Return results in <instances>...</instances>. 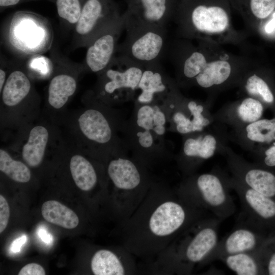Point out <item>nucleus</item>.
<instances>
[{
  "instance_id": "f257e3e1",
  "label": "nucleus",
  "mask_w": 275,
  "mask_h": 275,
  "mask_svg": "<svg viewBox=\"0 0 275 275\" xmlns=\"http://www.w3.org/2000/svg\"><path fill=\"white\" fill-rule=\"evenodd\" d=\"M134 102L132 113L125 120L121 133L132 157L146 166L169 155L167 114L162 102Z\"/></svg>"
},
{
  "instance_id": "f03ea898",
  "label": "nucleus",
  "mask_w": 275,
  "mask_h": 275,
  "mask_svg": "<svg viewBox=\"0 0 275 275\" xmlns=\"http://www.w3.org/2000/svg\"><path fill=\"white\" fill-rule=\"evenodd\" d=\"M125 119L121 113L99 101L91 92L89 105L77 119L89 151L105 157L127 152L123 139L118 135Z\"/></svg>"
},
{
  "instance_id": "7ed1b4c3",
  "label": "nucleus",
  "mask_w": 275,
  "mask_h": 275,
  "mask_svg": "<svg viewBox=\"0 0 275 275\" xmlns=\"http://www.w3.org/2000/svg\"><path fill=\"white\" fill-rule=\"evenodd\" d=\"M144 65L119 54L113 58L98 77L94 94L112 107L134 101Z\"/></svg>"
},
{
  "instance_id": "20e7f679",
  "label": "nucleus",
  "mask_w": 275,
  "mask_h": 275,
  "mask_svg": "<svg viewBox=\"0 0 275 275\" xmlns=\"http://www.w3.org/2000/svg\"><path fill=\"white\" fill-rule=\"evenodd\" d=\"M126 37L117 53L143 65L159 62L166 47V26L134 20L122 15Z\"/></svg>"
},
{
  "instance_id": "39448f33",
  "label": "nucleus",
  "mask_w": 275,
  "mask_h": 275,
  "mask_svg": "<svg viewBox=\"0 0 275 275\" xmlns=\"http://www.w3.org/2000/svg\"><path fill=\"white\" fill-rule=\"evenodd\" d=\"M229 180L219 175L204 173L188 179L181 185L180 194L214 216L224 220L236 211V206L229 193Z\"/></svg>"
},
{
  "instance_id": "423d86ee",
  "label": "nucleus",
  "mask_w": 275,
  "mask_h": 275,
  "mask_svg": "<svg viewBox=\"0 0 275 275\" xmlns=\"http://www.w3.org/2000/svg\"><path fill=\"white\" fill-rule=\"evenodd\" d=\"M175 15L179 31L186 37L221 33L229 24L228 12L223 7L208 4L203 0H182Z\"/></svg>"
},
{
  "instance_id": "0eeeda50",
  "label": "nucleus",
  "mask_w": 275,
  "mask_h": 275,
  "mask_svg": "<svg viewBox=\"0 0 275 275\" xmlns=\"http://www.w3.org/2000/svg\"><path fill=\"white\" fill-rule=\"evenodd\" d=\"M221 219L213 216L202 218L189 229L176 253L178 271L189 273L195 264L202 263L218 242V229Z\"/></svg>"
},
{
  "instance_id": "6e6552de",
  "label": "nucleus",
  "mask_w": 275,
  "mask_h": 275,
  "mask_svg": "<svg viewBox=\"0 0 275 275\" xmlns=\"http://www.w3.org/2000/svg\"><path fill=\"white\" fill-rule=\"evenodd\" d=\"M229 184L240 201L238 224L270 237L275 235V200L248 187L234 177Z\"/></svg>"
},
{
  "instance_id": "1a4fd4ad",
  "label": "nucleus",
  "mask_w": 275,
  "mask_h": 275,
  "mask_svg": "<svg viewBox=\"0 0 275 275\" xmlns=\"http://www.w3.org/2000/svg\"><path fill=\"white\" fill-rule=\"evenodd\" d=\"M105 0H87L75 25V37L81 46H88L99 34L118 21L122 15Z\"/></svg>"
},
{
  "instance_id": "9d476101",
  "label": "nucleus",
  "mask_w": 275,
  "mask_h": 275,
  "mask_svg": "<svg viewBox=\"0 0 275 275\" xmlns=\"http://www.w3.org/2000/svg\"><path fill=\"white\" fill-rule=\"evenodd\" d=\"M124 30L123 16L114 24L96 36L88 45L85 58L87 69L99 74L115 57L118 40Z\"/></svg>"
},
{
  "instance_id": "9b49d317",
  "label": "nucleus",
  "mask_w": 275,
  "mask_h": 275,
  "mask_svg": "<svg viewBox=\"0 0 275 275\" xmlns=\"http://www.w3.org/2000/svg\"><path fill=\"white\" fill-rule=\"evenodd\" d=\"M10 41L19 51L30 54L42 53L50 41L47 25L29 17L14 19L10 26Z\"/></svg>"
},
{
  "instance_id": "f8f14e48",
  "label": "nucleus",
  "mask_w": 275,
  "mask_h": 275,
  "mask_svg": "<svg viewBox=\"0 0 275 275\" xmlns=\"http://www.w3.org/2000/svg\"><path fill=\"white\" fill-rule=\"evenodd\" d=\"M268 237L250 227L238 224L236 228L218 241L201 264L221 260L231 255L255 251Z\"/></svg>"
},
{
  "instance_id": "ddd939ff",
  "label": "nucleus",
  "mask_w": 275,
  "mask_h": 275,
  "mask_svg": "<svg viewBox=\"0 0 275 275\" xmlns=\"http://www.w3.org/2000/svg\"><path fill=\"white\" fill-rule=\"evenodd\" d=\"M174 81L166 73L159 62L144 65L134 101L142 103L161 102L176 89Z\"/></svg>"
},
{
  "instance_id": "4468645a",
  "label": "nucleus",
  "mask_w": 275,
  "mask_h": 275,
  "mask_svg": "<svg viewBox=\"0 0 275 275\" xmlns=\"http://www.w3.org/2000/svg\"><path fill=\"white\" fill-rule=\"evenodd\" d=\"M111 158L107 172L116 187L124 191H131L146 183L148 179L145 166L133 157H129L127 152Z\"/></svg>"
},
{
  "instance_id": "2eb2a0df",
  "label": "nucleus",
  "mask_w": 275,
  "mask_h": 275,
  "mask_svg": "<svg viewBox=\"0 0 275 275\" xmlns=\"http://www.w3.org/2000/svg\"><path fill=\"white\" fill-rule=\"evenodd\" d=\"M127 18L150 24L166 26L175 15L178 0H126Z\"/></svg>"
},
{
  "instance_id": "dca6fc26",
  "label": "nucleus",
  "mask_w": 275,
  "mask_h": 275,
  "mask_svg": "<svg viewBox=\"0 0 275 275\" xmlns=\"http://www.w3.org/2000/svg\"><path fill=\"white\" fill-rule=\"evenodd\" d=\"M230 167L234 177L248 187L275 200V170L252 166L232 159Z\"/></svg>"
},
{
  "instance_id": "f3484780",
  "label": "nucleus",
  "mask_w": 275,
  "mask_h": 275,
  "mask_svg": "<svg viewBox=\"0 0 275 275\" xmlns=\"http://www.w3.org/2000/svg\"><path fill=\"white\" fill-rule=\"evenodd\" d=\"M199 133L184 134L178 160L186 173L190 172L200 161L212 157L216 149L217 141L213 135Z\"/></svg>"
},
{
  "instance_id": "a211bd4d",
  "label": "nucleus",
  "mask_w": 275,
  "mask_h": 275,
  "mask_svg": "<svg viewBox=\"0 0 275 275\" xmlns=\"http://www.w3.org/2000/svg\"><path fill=\"white\" fill-rule=\"evenodd\" d=\"M49 139V132L45 126L37 125L31 129L21 149L22 158L28 166L35 168L42 163Z\"/></svg>"
},
{
  "instance_id": "6ab92c4d",
  "label": "nucleus",
  "mask_w": 275,
  "mask_h": 275,
  "mask_svg": "<svg viewBox=\"0 0 275 275\" xmlns=\"http://www.w3.org/2000/svg\"><path fill=\"white\" fill-rule=\"evenodd\" d=\"M31 88V81L24 72L13 71L7 78L1 93L3 104L10 108L18 106L30 94Z\"/></svg>"
},
{
  "instance_id": "aec40b11",
  "label": "nucleus",
  "mask_w": 275,
  "mask_h": 275,
  "mask_svg": "<svg viewBox=\"0 0 275 275\" xmlns=\"http://www.w3.org/2000/svg\"><path fill=\"white\" fill-rule=\"evenodd\" d=\"M77 81L72 75L62 73L54 76L50 81L47 91V102L53 109H62L74 95Z\"/></svg>"
},
{
  "instance_id": "412c9836",
  "label": "nucleus",
  "mask_w": 275,
  "mask_h": 275,
  "mask_svg": "<svg viewBox=\"0 0 275 275\" xmlns=\"http://www.w3.org/2000/svg\"><path fill=\"white\" fill-rule=\"evenodd\" d=\"M70 170L76 185L81 190L89 191L98 181V176L92 162L84 155H73L70 160Z\"/></svg>"
},
{
  "instance_id": "4be33fe9",
  "label": "nucleus",
  "mask_w": 275,
  "mask_h": 275,
  "mask_svg": "<svg viewBox=\"0 0 275 275\" xmlns=\"http://www.w3.org/2000/svg\"><path fill=\"white\" fill-rule=\"evenodd\" d=\"M41 213L47 222L65 229H74L79 223L76 214L57 201L45 202L42 205Z\"/></svg>"
},
{
  "instance_id": "5701e85b",
  "label": "nucleus",
  "mask_w": 275,
  "mask_h": 275,
  "mask_svg": "<svg viewBox=\"0 0 275 275\" xmlns=\"http://www.w3.org/2000/svg\"><path fill=\"white\" fill-rule=\"evenodd\" d=\"M231 66L224 60L207 62L194 82L203 88H209L224 83L230 77Z\"/></svg>"
},
{
  "instance_id": "b1692460",
  "label": "nucleus",
  "mask_w": 275,
  "mask_h": 275,
  "mask_svg": "<svg viewBox=\"0 0 275 275\" xmlns=\"http://www.w3.org/2000/svg\"><path fill=\"white\" fill-rule=\"evenodd\" d=\"M255 251L229 255L221 260L236 274L263 275L262 267Z\"/></svg>"
},
{
  "instance_id": "393cba45",
  "label": "nucleus",
  "mask_w": 275,
  "mask_h": 275,
  "mask_svg": "<svg viewBox=\"0 0 275 275\" xmlns=\"http://www.w3.org/2000/svg\"><path fill=\"white\" fill-rule=\"evenodd\" d=\"M91 267L95 275L125 274L121 260L113 252L107 250H100L94 254L91 260Z\"/></svg>"
},
{
  "instance_id": "a878e982",
  "label": "nucleus",
  "mask_w": 275,
  "mask_h": 275,
  "mask_svg": "<svg viewBox=\"0 0 275 275\" xmlns=\"http://www.w3.org/2000/svg\"><path fill=\"white\" fill-rule=\"evenodd\" d=\"M245 132L249 141L268 146L275 141V118H261L248 124Z\"/></svg>"
},
{
  "instance_id": "bb28decb",
  "label": "nucleus",
  "mask_w": 275,
  "mask_h": 275,
  "mask_svg": "<svg viewBox=\"0 0 275 275\" xmlns=\"http://www.w3.org/2000/svg\"><path fill=\"white\" fill-rule=\"evenodd\" d=\"M0 171L17 182L26 183L31 178L29 167L22 161L13 159L4 149H0Z\"/></svg>"
},
{
  "instance_id": "cd10ccee",
  "label": "nucleus",
  "mask_w": 275,
  "mask_h": 275,
  "mask_svg": "<svg viewBox=\"0 0 275 275\" xmlns=\"http://www.w3.org/2000/svg\"><path fill=\"white\" fill-rule=\"evenodd\" d=\"M263 112L264 106L260 100L247 97L238 105L236 115L241 121L248 124L261 119Z\"/></svg>"
},
{
  "instance_id": "c85d7f7f",
  "label": "nucleus",
  "mask_w": 275,
  "mask_h": 275,
  "mask_svg": "<svg viewBox=\"0 0 275 275\" xmlns=\"http://www.w3.org/2000/svg\"><path fill=\"white\" fill-rule=\"evenodd\" d=\"M255 252L263 275H275V235L268 237Z\"/></svg>"
},
{
  "instance_id": "c756f323",
  "label": "nucleus",
  "mask_w": 275,
  "mask_h": 275,
  "mask_svg": "<svg viewBox=\"0 0 275 275\" xmlns=\"http://www.w3.org/2000/svg\"><path fill=\"white\" fill-rule=\"evenodd\" d=\"M245 87L249 95L258 97L264 103L267 105L274 103L275 99L272 92L266 82L257 75L250 76Z\"/></svg>"
},
{
  "instance_id": "7c9ffc66",
  "label": "nucleus",
  "mask_w": 275,
  "mask_h": 275,
  "mask_svg": "<svg viewBox=\"0 0 275 275\" xmlns=\"http://www.w3.org/2000/svg\"><path fill=\"white\" fill-rule=\"evenodd\" d=\"M59 16L69 24L75 25L80 16L82 8L79 0H57Z\"/></svg>"
},
{
  "instance_id": "2f4dec72",
  "label": "nucleus",
  "mask_w": 275,
  "mask_h": 275,
  "mask_svg": "<svg viewBox=\"0 0 275 275\" xmlns=\"http://www.w3.org/2000/svg\"><path fill=\"white\" fill-rule=\"evenodd\" d=\"M249 5L252 14L259 19L268 17L275 9V0H249Z\"/></svg>"
},
{
  "instance_id": "473e14b6",
  "label": "nucleus",
  "mask_w": 275,
  "mask_h": 275,
  "mask_svg": "<svg viewBox=\"0 0 275 275\" xmlns=\"http://www.w3.org/2000/svg\"><path fill=\"white\" fill-rule=\"evenodd\" d=\"M259 165L275 170V141L266 147Z\"/></svg>"
},
{
  "instance_id": "72a5a7b5",
  "label": "nucleus",
  "mask_w": 275,
  "mask_h": 275,
  "mask_svg": "<svg viewBox=\"0 0 275 275\" xmlns=\"http://www.w3.org/2000/svg\"><path fill=\"white\" fill-rule=\"evenodd\" d=\"M10 217V208L6 199L0 195V233L6 228Z\"/></svg>"
},
{
  "instance_id": "f704fd0d",
  "label": "nucleus",
  "mask_w": 275,
  "mask_h": 275,
  "mask_svg": "<svg viewBox=\"0 0 275 275\" xmlns=\"http://www.w3.org/2000/svg\"><path fill=\"white\" fill-rule=\"evenodd\" d=\"M45 274L43 267L35 263L25 265L18 272V275H45Z\"/></svg>"
},
{
  "instance_id": "c9c22d12",
  "label": "nucleus",
  "mask_w": 275,
  "mask_h": 275,
  "mask_svg": "<svg viewBox=\"0 0 275 275\" xmlns=\"http://www.w3.org/2000/svg\"><path fill=\"white\" fill-rule=\"evenodd\" d=\"M27 236L23 235L15 239L11 243L10 250L11 252L16 253L20 252L22 246L26 243Z\"/></svg>"
},
{
  "instance_id": "e433bc0d",
  "label": "nucleus",
  "mask_w": 275,
  "mask_h": 275,
  "mask_svg": "<svg viewBox=\"0 0 275 275\" xmlns=\"http://www.w3.org/2000/svg\"><path fill=\"white\" fill-rule=\"evenodd\" d=\"M38 235L45 243L50 244L52 240V236L44 228H40L38 230Z\"/></svg>"
},
{
  "instance_id": "4c0bfd02",
  "label": "nucleus",
  "mask_w": 275,
  "mask_h": 275,
  "mask_svg": "<svg viewBox=\"0 0 275 275\" xmlns=\"http://www.w3.org/2000/svg\"><path fill=\"white\" fill-rule=\"evenodd\" d=\"M265 32L271 34L275 30V12L273 13L272 18L265 24L264 27Z\"/></svg>"
},
{
  "instance_id": "58836bf2",
  "label": "nucleus",
  "mask_w": 275,
  "mask_h": 275,
  "mask_svg": "<svg viewBox=\"0 0 275 275\" xmlns=\"http://www.w3.org/2000/svg\"><path fill=\"white\" fill-rule=\"evenodd\" d=\"M6 80H7L6 72L3 69L1 68L0 69V92L1 93L6 83Z\"/></svg>"
},
{
  "instance_id": "ea45409f",
  "label": "nucleus",
  "mask_w": 275,
  "mask_h": 275,
  "mask_svg": "<svg viewBox=\"0 0 275 275\" xmlns=\"http://www.w3.org/2000/svg\"><path fill=\"white\" fill-rule=\"evenodd\" d=\"M20 0H0L1 7H7L15 5L19 2Z\"/></svg>"
}]
</instances>
